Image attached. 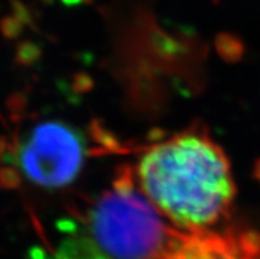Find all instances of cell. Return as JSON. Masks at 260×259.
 Masks as SVG:
<instances>
[{
	"instance_id": "cell-1",
	"label": "cell",
	"mask_w": 260,
	"mask_h": 259,
	"mask_svg": "<svg viewBox=\"0 0 260 259\" xmlns=\"http://www.w3.org/2000/svg\"><path fill=\"white\" fill-rule=\"evenodd\" d=\"M136 181L176 229L210 230L228 216L237 194L229 158L200 131H185L147 148Z\"/></svg>"
},
{
	"instance_id": "cell-2",
	"label": "cell",
	"mask_w": 260,
	"mask_h": 259,
	"mask_svg": "<svg viewBox=\"0 0 260 259\" xmlns=\"http://www.w3.org/2000/svg\"><path fill=\"white\" fill-rule=\"evenodd\" d=\"M125 168L111 190L96 198L87 214L90 240L107 259H167L178 229L171 226Z\"/></svg>"
},
{
	"instance_id": "cell-3",
	"label": "cell",
	"mask_w": 260,
	"mask_h": 259,
	"mask_svg": "<svg viewBox=\"0 0 260 259\" xmlns=\"http://www.w3.org/2000/svg\"><path fill=\"white\" fill-rule=\"evenodd\" d=\"M83 135L62 121H44L33 126L15 150L0 148L33 184L45 189L63 188L76 180L86 158Z\"/></svg>"
},
{
	"instance_id": "cell-4",
	"label": "cell",
	"mask_w": 260,
	"mask_h": 259,
	"mask_svg": "<svg viewBox=\"0 0 260 259\" xmlns=\"http://www.w3.org/2000/svg\"><path fill=\"white\" fill-rule=\"evenodd\" d=\"M49 259H107L91 240L85 237L69 238Z\"/></svg>"
},
{
	"instance_id": "cell-5",
	"label": "cell",
	"mask_w": 260,
	"mask_h": 259,
	"mask_svg": "<svg viewBox=\"0 0 260 259\" xmlns=\"http://www.w3.org/2000/svg\"><path fill=\"white\" fill-rule=\"evenodd\" d=\"M217 49L222 59L229 63H235L243 56L244 46L238 37L231 35H221L217 39Z\"/></svg>"
},
{
	"instance_id": "cell-6",
	"label": "cell",
	"mask_w": 260,
	"mask_h": 259,
	"mask_svg": "<svg viewBox=\"0 0 260 259\" xmlns=\"http://www.w3.org/2000/svg\"><path fill=\"white\" fill-rule=\"evenodd\" d=\"M20 183V174L12 167H4L0 169V185L6 188H15Z\"/></svg>"
},
{
	"instance_id": "cell-7",
	"label": "cell",
	"mask_w": 260,
	"mask_h": 259,
	"mask_svg": "<svg viewBox=\"0 0 260 259\" xmlns=\"http://www.w3.org/2000/svg\"><path fill=\"white\" fill-rule=\"evenodd\" d=\"M0 30H2V33L4 36L8 37V39H13L21 31V20L13 19V17H6L0 23Z\"/></svg>"
},
{
	"instance_id": "cell-8",
	"label": "cell",
	"mask_w": 260,
	"mask_h": 259,
	"mask_svg": "<svg viewBox=\"0 0 260 259\" xmlns=\"http://www.w3.org/2000/svg\"><path fill=\"white\" fill-rule=\"evenodd\" d=\"M36 53H33V46L30 45H21L17 50V59L21 64H29L35 59Z\"/></svg>"
},
{
	"instance_id": "cell-9",
	"label": "cell",
	"mask_w": 260,
	"mask_h": 259,
	"mask_svg": "<svg viewBox=\"0 0 260 259\" xmlns=\"http://www.w3.org/2000/svg\"><path fill=\"white\" fill-rule=\"evenodd\" d=\"M255 177L260 181V160H257L255 164Z\"/></svg>"
},
{
	"instance_id": "cell-10",
	"label": "cell",
	"mask_w": 260,
	"mask_h": 259,
	"mask_svg": "<svg viewBox=\"0 0 260 259\" xmlns=\"http://www.w3.org/2000/svg\"><path fill=\"white\" fill-rule=\"evenodd\" d=\"M66 3H78V2H82V0H65Z\"/></svg>"
}]
</instances>
